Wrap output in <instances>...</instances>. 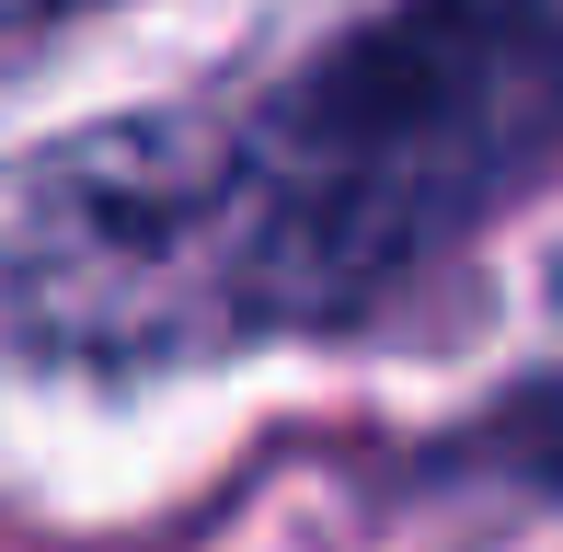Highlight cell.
Listing matches in <instances>:
<instances>
[{"label":"cell","mask_w":563,"mask_h":552,"mask_svg":"<svg viewBox=\"0 0 563 552\" xmlns=\"http://www.w3.org/2000/svg\"><path fill=\"white\" fill-rule=\"evenodd\" d=\"M46 12H81V0H0V23H46Z\"/></svg>","instance_id":"3957f363"},{"label":"cell","mask_w":563,"mask_h":552,"mask_svg":"<svg viewBox=\"0 0 563 552\" xmlns=\"http://www.w3.org/2000/svg\"><path fill=\"white\" fill-rule=\"evenodd\" d=\"M276 334L219 104L104 115L0 162V345L69 368H196Z\"/></svg>","instance_id":"7a4b0ae2"},{"label":"cell","mask_w":563,"mask_h":552,"mask_svg":"<svg viewBox=\"0 0 563 552\" xmlns=\"http://www.w3.org/2000/svg\"><path fill=\"white\" fill-rule=\"evenodd\" d=\"M265 322L426 276L563 150V0H391L265 104H219Z\"/></svg>","instance_id":"6da1fadb"}]
</instances>
